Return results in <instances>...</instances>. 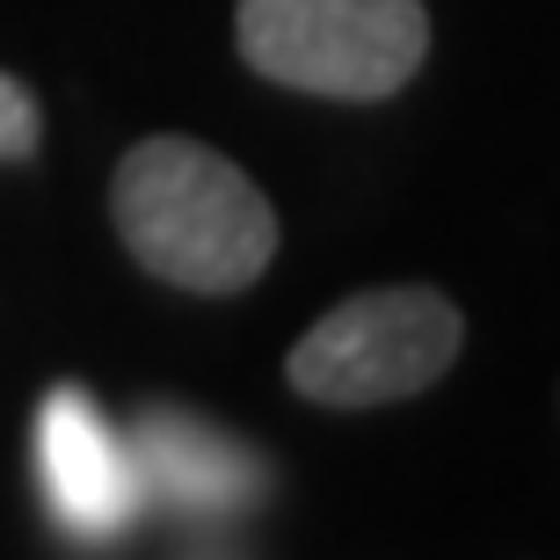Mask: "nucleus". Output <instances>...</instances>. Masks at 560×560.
<instances>
[{"label":"nucleus","instance_id":"39448f33","mask_svg":"<svg viewBox=\"0 0 560 560\" xmlns=\"http://www.w3.org/2000/svg\"><path fill=\"white\" fill-rule=\"evenodd\" d=\"M131 458H139V488H153L183 517H233V510H255L270 488V466L255 444L183 408H145Z\"/></svg>","mask_w":560,"mask_h":560},{"label":"nucleus","instance_id":"f257e3e1","mask_svg":"<svg viewBox=\"0 0 560 560\" xmlns=\"http://www.w3.org/2000/svg\"><path fill=\"white\" fill-rule=\"evenodd\" d=\"M109 219L145 277L175 291H248L277 255L270 197L197 139H139L109 175Z\"/></svg>","mask_w":560,"mask_h":560},{"label":"nucleus","instance_id":"20e7f679","mask_svg":"<svg viewBox=\"0 0 560 560\" xmlns=\"http://www.w3.org/2000/svg\"><path fill=\"white\" fill-rule=\"evenodd\" d=\"M37 480L51 517L73 539H117V532H131V517L145 502L131 444L109 430L95 394L73 386V378H59L37 408Z\"/></svg>","mask_w":560,"mask_h":560},{"label":"nucleus","instance_id":"f03ea898","mask_svg":"<svg viewBox=\"0 0 560 560\" xmlns=\"http://www.w3.org/2000/svg\"><path fill=\"white\" fill-rule=\"evenodd\" d=\"M233 44L248 73L320 103H378L422 73L430 8L422 0H241Z\"/></svg>","mask_w":560,"mask_h":560},{"label":"nucleus","instance_id":"423d86ee","mask_svg":"<svg viewBox=\"0 0 560 560\" xmlns=\"http://www.w3.org/2000/svg\"><path fill=\"white\" fill-rule=\"evenodd\" d=\"M44 145V109H37V95L15 81V73H0V167L8 161H30Z\"/></svg>","mask_w":560,"mask_h":560},{"label":"nucleus","instance_id":"7ed1b4c3","mask_svg":"<svg viewBox=\"0 0 560 560\" xmlns=\"http://www.w3.org/2000/svg\"><path fill=\"white\" fill-rule=\"evenodd\" d=\"M466 350V313L430 284H378L320 313L284 357L291 394L313 408H394L430 394Z\"/></svg>","mask_w":560,"mask_h":560}]
</instances>
